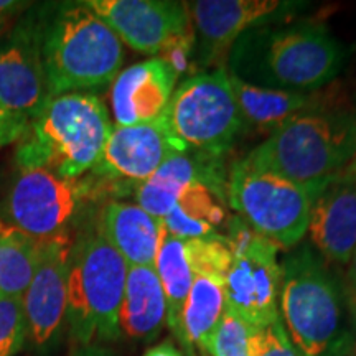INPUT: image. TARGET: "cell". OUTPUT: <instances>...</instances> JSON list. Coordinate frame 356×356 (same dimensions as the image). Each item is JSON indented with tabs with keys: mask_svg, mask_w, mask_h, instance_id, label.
Listing matches in <instances>:
<instances>
[{
	"mask_svg": "<svg viewBox=\"0 0 356 356\" xmlns=\"http://www.w3.org/2000/svg\"><path fill=\"white\" fill-rule=\"evenodd\" d=\"M351 356H356V332L353 340H351Z\"/></svg>",
	"mask_w": 356,
	"mask_h": 356,
	"instance_id": "d590c367",
	"label": "cell"
},
{
	"mask_svg": "<svg viewBox=\"0 0 356 356\" xmlns=\"http://www.w3.org/2000/svg\"><path fill=\"white\" fill-rule=\"evenodd\" d=\"M40 244L0 221V299L24 296L35 274Z\"/></svg>",
	"mask_w": 356,
	"mask_h": 356,
	"instance_id": "d4e9b609",
	"label": "cell"
},
{
	"mask_svg": "<svg viewBox=\"0 0 356 356\" xmlns=\"http://www.w3.org/2000/svg\"><path fill=\"white\" fill-rule=\"evenodd\" d=\"M304 2L284 0H197L190 15L197 35L195 63L203 68L225 70L233 43L249 29L287 19L304 8Z\"/></svg>",
	"mask_w": 356,
	"mask_h": 356,
	"instance_id": "4fadbf2b",
	"label": "cell"
},
{
	"mask_svg": "<svg viewBox=\"0 0 356 356\" xmlns=\"http://www.w3.org/2000/svg\"><path fill=\"white\" fill-rule=\"evenodd\" d=\"M71 356H114L108 348L101 345H89V346H74Z\"/></svg>",
	"mask_w": 356,
	"mask_h": 356,
	"instance_id": "836d02e7",
	"label": "cell"
},
{
	"mask_svg": "<svg viewBox=\"0 0 356 356\" xmlns=\"http://www.w3.org/2000/svg\"><path fill=\"white\" fill-rule=\"evenodd\" d=\"M320 191L259 170L243 159L231 168L226 198L256 233L279 249H292L307 234L312 204Z\"/></svg>",
	"mask_w": 356,
	"mask_h": 356,
	"instance_id": "ba28073f",
	"label": "cell"
},
{
	"mask_svg": "<svg viewBox=\"0 0 356 356\" xmlns=\"http://www.w3.org/2000/svg\"><path fill=\"white\" fill-rule=\"evenodd\" d=\"M356 157V108L335 91L291 119L249 152V165L322 190Z\"/></svg>",
	"mask_w": 356,
	"mask_h": 356,
	"instance_id": "7a4b0ae2",
	"label": "cell"
},
{
	"mask_svg": "<svg viewBox=\"0 0 356 356\" xmlns=\"http://www.w3.org/2000/svg\"><path fill=\"white\" fill-rule=\"evenodd\" d=\"M51 99L40 42L38 8L0 32V102L30 122Z\"/></svg>",
	"mask_w": 356,
	"mask_h": 356,
	"instance_id": "7c38bea8",
	"label": "cell"
},
{
	"mask_svg": "<svg viewBox=\"0 0 356 356\" xmlns=\"http://www.w3.org/2000/svg\"><path fill=\"white\" fill-rule=\"evenodd\" d=\"M193 181H202L226 198L228 178H225L221 157L195 152L172 154L152 177L134 188V197L142 210L163 220L175 207L181 191Z\"/></svg>",
	"mask_w": 356,
	"mask_h": 356,
	"instance_id": "e0dca14e",
	"label": "cell"
},
{
	"mask_svg": "<svg viewBox=\"0 0 356 356\" xmlns=\"http://www.w3.org/2000/svg\"><path fill=\"white\" fill-rule=\"evenodd\" d=\"M226 310L225 279L220 275L197 274L186 297L177 340L188 356L202 350L207 353L210 338Z\"/></svg>",
	"mask_w": 356,
	"mask_h": 356,
	"instance_id": "7402d4cb",
	"label": "cell"
},
{
	"mask_svg": "<svg viewBox=\"0 0 356 356\" xmlns=\"http://www.w3.org/2000/svg\"><path fill=\"white\" fill-rule=\"evenodd\" d=\"M167 322V302L154 266H131L119 309V333L132 341L149 343Z\"/></svg>",
	"mask_w": 356,
	"mask_h": 356,
	"instance_id": "44dd1931",
	"label": "cell"
},
{
	"mask_svg": "<svg viewBox=\"0 0 356 356\" xmlns=\"http://www.w3.org/2000/svg\"><path fill=\"white\" fill-rule=\"evenodd\" d=\"M228 200L202 181H193L178 197L175 207L163 218V228L180 239H198L220 234L228 221Z\"/></svg>",
	"mask_w": 356,
	"mask_h": 356,
	"instance_id": "603a6c76",
	"label": "cell"
},
{
	"mask_svg": "<svg viewBox=\"0 0 356 356\" xmlns=\"http://www.w3.org/2000/svg\"><path fill=\"white\" fill-rule=\"evenodd\" d=\"M231 264L225 275L226 309L252 328L279 322V248L256 233L241 216L228 220L225 236Z\"/></svg>",
	"mask_w": 356,
	"mask_h": 356,
	"instance_id": "9c48e42d",
	"label": "cell"
},
{
	"mask_svg": "<svg viewBox=\"0 0 356 356\" xmlns=\"http://www.w3.org/2000/svg\"><path fill=\"white\" fill-rule=\"evenodd\" d=\"M307 233L328 264H348L356 249V184L346 168L315 198Z\"/></svg>",
	"mask_w": 356,
	"mask_h": 356,
	"instance_id": "2e32d148",
	"label": "cell"
},
{
	"mask_svg": "<svg viewBox=\"0 0 356 356\" xmlns=\"http://www.w3.org/2000/svg\"><path fill=\"white\" fill-rule=\"evenodd\" d=\"M177 81L175 73L159 58L122 70L111 83L115 126H134L162 118Z\"/></svg>",
	"mask_w": 356,
	"mask_h": 356,
	"instance_id": "ac0fdd59",
	"label": "cell"
},
{
	"mask_svg": "<svg viewBox=\"0 0 356 356\" xmlns=\"http://www.w3.org/2000/svg\"><path fill=\"white\" fill-rule=\"evenodd\" d=\"M73 239L71 229L43 239L32 282L22 296L26 340L42 355L56 348L65 330Z\"/></svg>",
	"mask_w": 356,
	"mask_h": 356,
	"instance_id": "8fae6325",
	"label": "cell"
},
{
	"mask_svg": "<svg viewBox=\"0 0 356 356\" xmlns=\"http://www.w3.org/2000/svg\"><path fill=\"white\" fill-rule=\"evenodd\" d=\"M341 286H343L346 305H348L351 317L356 320V249L353 254H351L348 264H346Z\"/></svg>",
	"mask_w": 356,
	"mask_h": 356,
	"instance_id": "4dcf8cb0",
	"label": "cell"
},
{
	"mask_svg": "<svg viewBox=\"0 0 356 356\" xmlns=\"http://www.w3.org/2000/svg\"><path fill=\"white\" fill-rule=\"evenodd\" d=\"M252 327L226 309L213 332L207 353L211 356H248Z\"/></svg>",
	"mask_w": 356,
	"mask_h": 356,
	"instance_id": "484cf974",
	"label": "cell"
},
{
	"mask_svg": "<svg viewBox=\"0 0 356 356\" xmlns=\"http://www.w3.org/2000/svg\"><path fill=\"white\" fill-rule=\"evenodd\" d=\"M157 55L159 60H162L175 73L177 79H186L197 74V35L193 25L168 38Z\"/></svg>",
	"mask_w": 356,
	"mask_h": 356,
	"instance_id": "4316f807",
	"label": "cell"
},
{
	"mask_svg": "<svg viewBox=\"0 0 356 356\" xmlns=\"http://www.w3.org/2000/svg\"><path fill=\"white\" fill-rule=\"evenodd\" d=\"M346 172L350 173L351 178H353V180H355V184H356V157H355L353 160H351V162H350V165L346 167Z\"/></svg>",
	"mask_w": 356,
	"mask_h": 356,
	"instance_id": "e575fe53",
	"label": "cell"
},
{
	"mask_svg": "<svg viewBox=\"0 0 356 356\" xmlns=\"http://www.w3.org/2000/svg\"><path fill=\"white\" fill-rule=\"evenodd\" d=\"M26 124L29 122L17 118L0 102V147L19 142L24 136Z\"/></svg>",
	"mask_w": 356,
	"mask_h": 356,
	"instance_id": "f546056e",
	"label": "cell"
},
{
	"mask_svg": "<svg viewBox=\"0 0 356 356\" xmlns=\"http://www.w3.org/2000/svg\"><path fill=\"white\" fill-rule=\"evenodd\" d=\"M92 195L88 178H65L44 167L19 168L3 200L0 221L43 241L70 231L84 202Z\"/></svg>",
	"mask_w": 356,
	"mask_h": 356,
	"instance_id": "30bf717a",
	"label": "cell"
},
{
	"mask_svg": "<svg viewBox=\"0 0 356 356\" xmlns=\"http://www.w3.org/2000/svg\"><path fill=\"white\" fill-rule=\"evenodd\" d=\"M97 226L127 266H154L163 222L137 203L111 200L97 218Z\"/></svg>",
	"mask_w": 356,
	"mask_h": 356,
	"instance_id": "d6986e66",
	"label": "cell"
},
{
	"mask_svg": "<svg viewBox=\"0 0 356 356\" xmlns=\"http://www.w3.org/2000/svg\"><path fill=\"white\" fill-rule=\"evenodd\" d=\"M248 356H299L289 340L282 322L252 328Z\"/></svg>",
	"mask_w": 356,
	"mask_h": 356,
	"instance_id": "f1b7e54d",
	"label": "cell"
},
{
	"mask_svg": "<svg viewBox=\"0 0 356 356\" xmlns=\"http://www.w3.org/2000/svg\"><path fill=\"white\" fill-rule=\"evenodd\" d=\"M279 304L284 328L299 356H341L348 351L350 310L343 286L310 244H299L284 257Z\"/></svg>",
	"mask_w": 356,
	"mask_h": 356,
	"instance_id": "277c9868",
	"label": "cell"
},
{
	"mask_svg": "<svg viewBox=\"0 0 356 356\" xmlns=\"http://www.w3.org/2000/svg\"><path fill=\"white\" fill-rule=\"evenodd\" d=\"M122 43L144 55H157L175 33L193 25L188 2L175 0H86Z\"/></svg>",
	"mask_w": 356,
	"mask_h": 356,
	"instance_id": "9a60e30c",
	"label": "cell"
},
{
	"mask_svg": "<svg viewBox=\"0 0 356 356\" xmlns=\"http://www.w3.org/2000/svg\"><path fill=\"white\" fill-rule=\"evenodd\" d=\"M175 152L180 149L163 115L150 122L114 126L99 163L91 170L99 180L92 184L88 178L92 193L134 190Z\"/></svg>",
	"mask_w": 356,
	"mask_h": 356,
	"instance_id": "5bb4252c",
	"label": "cell"
},
{
	"mask_svg": "<svg viewBox=\"0 0 356 356\" xmlns=\"http://www.w3.org/2000/svg\"><path fill=\"white\" fill-rule=\"evenodd\" d=\"M180 152L222 157L244 126L226 70L197 73L173 91L163 113Z\"/></svg>",
	"mask_w": 356,
	"mask_h": 356,
	"instance_id": "52a82bcc",
	"label": "cell"
},
{
	"mask_svg": "<svg viewBox=\"0 0 356 356\" xmlns=\"http://www.w3.org/2000/svg\"><path fill=\"white\" fill-rule=\"evenodd\" d=\"M154 269L163 287L167 302V325L175 338L180 333V318L185 300L193 284V266H191L188 241L162 231L159 251L155 256Z\"/></svg>",
	"mask_w": 356,
	"mask_h": 356,
	"instance_id": "cb8c5ba5",
	"label": "cell"
},
{
	"mask_svg": "<svg viewBox=\"0 0 356 356\" xmlns=\"http://www.w3.org/2000/svg\"><path fill=\"white\" fill-rule=\"evenodd\" d=\"M346 56L323 24L287 17L244 32L231 47L226 71L259 88L314 92L341 73Z\"/></svg>",
	"mask_w": 356,
	"mask_h": 356,
	"instance_id": "6da1fadb",
	"label": "cell"
},
{
	"mask_svg": "<svg viewBox=\"0 0 356 356\" xmlns=\"http://www.w3.org/2000/svg\"><path fill=\"white\" fill-rule=\"evenodd\" d=\"M113 127L104 102L92 92L55 96L26 124L15 162L76 180L99 163Z\"/></svg>",
	"mask_w": 356,
	"mask_h": 356,
	"instance_id": "5b68a950",
	"label": "cell"
},
{
	"mask_svg": "<svg viewBox=\"0 0 356 356\" xmlns=\"http://www.w3.org/2000/svg\"><path fill=\"white\" fill-rule=\"evenodd\" d=\"M25 2H15V0H0V32L6 30V25L13 20L22 10H25Z\"/></svg>",
	"mask_w": 356,
	"mask_h": 356,
	"instance_id": "1f68e13d",
	"label": "cell"
},
{
	"mask_svg": "<svg viewBox=\"0 0 356 356\" xmlns=\"http://www.w3.org/2000/svg\"><path fill=\"white\" fill-rule=\"evenodd\" d=\"M129 266L101 233L97 220L74 236L68 270L66 325L74 346L121 338L119 309Z\"/></svg>",
	"mask_w": 356,
	"mask_h": 356,
	"instance_id": "8992f818",
	"label": "cell"
},
{
	"mask_svg": "<svg viewBox=\"0 0 356 356\" xmlns=\"http://www.w3.org/2000/svg\"><path fill=\"white\" fill-rule=\"evenodd\" d=\"M26 340L22 297L0 299V356H13Z\"/></svg>",
	"mask_w": 356,
	"mask_h": 356,
	"instance_id": "83f0119b",
	"label": "cell"
},
{
	"mask_svg": "<svg viewBox=\"0 0 356 356\" xmlns=\"http://www.w3.org/2000/svg\"><path fill=\"white\" fill-rule=\"evenodd\" d=\"M229 81L244 126L252 127L259 134H266V137L296 115L322 106L333 95V91H323V89L314 92H297L259 88L244 83L231 74Z\"/></svg>",
	"mask_w": 356,
	"mask_h": 356,
	"instance_id": "ffe728a7",
	"label": "cell"
},
{
	"mask_svg": "<svg viewBox=\"0 0 356 356\" xmlns=\"http://www.w3.org/2000/svg\"><path fill=\"white\" fill-rule=\"evenodd\" d=\"M38 20L51 97L102 88L121 73L124 43L84 2L42 7Z\"/></svg>",
	"mask_w": 356,
	"mask_h": 356,
	"instance_id": "3957f363",
	"label": "cell"
},
{
	"mask_svg": "<svg viewBox=\"0 0 356 356\" xmlns=\"http://www.w3.org/2000/svg\"><path fill=\"white\" fill-rule=\"evenodd\" d=\"M142 356H184V355H181V351L178 350L175 345H173L172 340H167L152 346V348H149Z\"/></svg>",
	"mask_w": 356,
	"mask_h": 356,
	"instance_id": "d6a6232c",
	"label": "cell"
}]
</instances>
